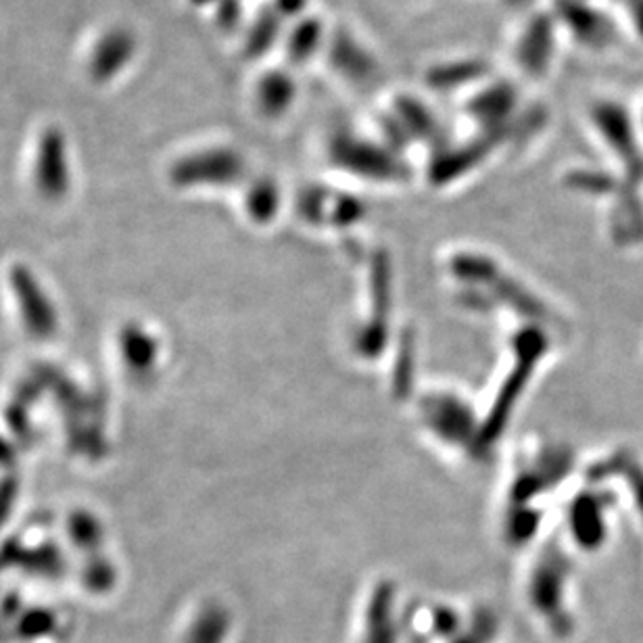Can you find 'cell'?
<instances>
[{"instance_id": "cell-1", "label": "cell", "mask_w": 643, "mask_h": 643, "mask_svg": "<svg viewBox=\"0 0 643 643\" xmlns=\"http://www.w3.org/2000/svg\"><path fill=\"white\" fill-rule=\"evenodd\" d=\"M226 624L222 619H201L187 643H224Z\"/></svg>"}]
</instances>
